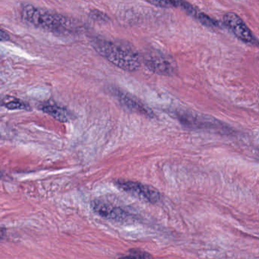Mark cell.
<instances>
[{"label":"cell","instance_id":"4fadbf2b","mask_svg":"<svg viewBox=\"0 0 259 259\" xmlns=\"http://www.w3.org/2000/svg\"><path fill=\"white\" fill-rule=\"evenodd\" d=\"M6 234V230H4V229H0V240L3 239V238L5 236Z\"/></svg>","mask_w":259,"mask_h":259},{"label":"cell","instance_id":"8fae6325","mask_svg":"<svg viewBox=\"0 0 259 259\" xmlns=\"http://www.w3.org/2000/svg\"><path fill=\"white\" fill-rule=\"evenodd\" d=\"M125 257H143V258H145V257H151V254H148V253L145 252V251H139V250H131L130 251V254L128 255H125Z\"/></svg>","mask_w":259,"mask_h":259},{"label":"cell","instance_id":"ba28073f","mask_svg":"<svg viewBox=\"0 0 259 259\" xmlns=\"http://www.w3.org/2000/svg\"><path fill=\"white\" fill-rule=\"evenodd\" d=\"M41 110L45 113L51 115L53 117L55 118L60 122H68L69 119V114L66 109L59 107L54 104H48L42 107Z\"/></svg>","mask_w":259,"mask_h":259},{"label":"cell","instance_id":"9c48e42d","mask_svg":"<svg viewBox=\"0 0 259 259\" xmlns=\"http://www.w3.org/2000/svg\"><path fill=\"white\" fill-rule=\"evenodd\" d=\"M3 105L9 110H25L27 108L25 103L16 98H7L4 100Z\"/></svg>","mask_w":259,"mask_h":259},{"label":"cell","instance_id":"5b68a950","mask_svg":"<svg viewBox=\"0 0 259 259\" xmlns=\"http://www.w3.org/2000/svg\"><path fill=\"white\" fill-rule=\"evenodd\" d=\"M148 69L159 75H169L175 70L174 62L170 61L166 56L161 54H151L145 59Z\"/></svg>","mask_w":259,"mask_h":259},{"label":"cell","instance_id":"30bf717a","mask_svg":"<svg viewBox=\"0 0 259 259\" xmlns=\"http://www.w3.org/2000/svg\"><path fill=\"white\" fill-rule=\"evenodd\" d=\"M151 5L159 8H172V5L170 0H146Z\"/></svg>","mask_w":259,"mask_h":259},{"label":"cell","instance_id":"277c9868","mask_svg":"<svg viewBox=\"0 0 259 259\" xmlns=\"http://www.w3.org/2000/svg\"><path fill=\"white\" fill-rule=\"evenodd\" d=\"M224 25L244 43L254 44V37L242 19L235 13H227L224 16Z\"/></svg>","mask_w":259,"mask_h":259},{"label":"cell","instance_id":"6da1fadb","mask_svg":"<svg viewBox=\"0 0 259 259\" xmlns=\"http://www.w3.org/2000/svg\"><path fill=\"white\" fill-rule=\"evenodd\" d=\"M92 45L100 55L121 69L134 72L140 67L139 54L130 44L119 40L110 41L95 39L92 41Z\"/></svg>","mask_w":259,"mask_h":259},{"label":"cell","instance_id":"3957f363","mask_svg":"<svg viewBox=\"0 0 259 259\" xmlns=\"http://www.w3.org/2000/svg\"><path fill=\"white\" fill-rule=\"evenodd\" d=\"M116 184L125 192L148 202L154 204L158 202L160 200V192L151 186H147L138 182L126 181V180H117Z\"/></svg>","mask_w":259,"mask_h":259},{"label":"cell","instance_id":"5bb4252c","mask_svg":"<svg viewBox=\"0 0 259 259\" xmlns=\"http://www.w3.org/2000/svg\"><path fill=\"white\" fill-rule=\"evenodd\" d=\"M1 177H2V174H1V172H0V178H1Z\"/></svg>","mask_w":259,"mask_h":259},{"label":"cell","instance_id":"8992f818","mask_svg":"<svg viewBox=\"0 0 259 259\" xmlns=\"http://www.w3.org/2000/svg\"><path fill=\"white\" fill-rule=\"evenodd\" d=\"M92 207L94 211L96 212L100 216L107 219L122 221L128 217V213L120 207H116L101 200H95L92 201Z\"/></svg>","mask_w":259,"mask_h":259},{"label":"cell","instance_id":"52a82bcc","mask_svg":"<svg viewBox=\"0 0 259 259\" xmlns=\"http://www.w3.org/2000/svg\"><path fill=\"white\" fill-rule=\"evenodd\" d=\"M116 96L122 105L125 106L132 111L142 113V114L147 115L148 116H151L152 114L151 110L147 109L143 104H141L131 96H128L126 94L122 93L120 91L117 90L116 92Z\"/></svg>","mask_w":259,"mask_h":259},{"label":"cell","instance_id":"7a4b0ae2","mask_svg":"<svg viewBox=\"0 0 259 259\" xmlns=\"http://www.w3.org/2000/svg\"><path fill=\"white\" fill-rule=\"evenodd\" d=\"M22 18L34 26L56 32L70 31L73 25L68 19L52 14L32 6H26L22 10Z\"/></svg>","mask_w":259,"mask_h":259},{"label":"cell","instance_id":"7c38bea8","mask_svg":"<svg viewBox=\"0 0 259 259\" xmlns=\"http://www.w3.org/2000/svg\"><path fill=\"white\" fill-rule=\"evenodd\" d=\"M10 40V36L8 34L3 31L2 29H0V41H7Z\"/></svg>","mask_w":259,"mask_h":259}]
</instances>
